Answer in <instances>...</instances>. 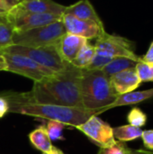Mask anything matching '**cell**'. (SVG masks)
<instances>
[{
	"label": "cell",
	"instance_id": "d6986e66",
	"mask_svg": "<svg viewBox=\"0 0 153 154\" xmlns=\"http://www.w3.org/2000/svg\"><path fill=\"white\" fill-rule=\"evenodd\" d=\"M96 54V48L88 42L80 49L71 64L80 69H86Z\"/></svg>",
	"mask_w": 153,
	"mask_h": 154
},
{
	"label": "cell",
	"instance_id": "5b68a950",
	"mask_svg": "<svg viewBox=\"0 0 153 154\" xmlns=\"http://www.w3.org/2000/svg\"><path fill=\"white\" fill-rule=\"evenodd\" d=\"M2 52L3 54H17L25 56L36 63L46 67L57 73L63 70L69 64L61 59L55 45L40 48H29L12 45L4 49Z\"/></svg>",
	"mask_w": 153,
	"mask_h": 154
},
{
	"label": "cell",
	"instance_id": "4316f807",
	"mask_svg": "<svg viewBox=\"0 0 153 154\" xmlns=\"http://www.w3.org/2000/svg\"><path fill=\"white\" fill-rule=\"evenodd\" d=\"M7 113H9V103L0 94V118H3Z\"/></svg>",
	"mask_w": 153,
	"mask_h": 154
},
{
	"label": "cell",
	"instance_id": "3957f363",
	"mask_svg": "<svg viewBox=\"0 0 153 154\" xmlns=\"http://www.w3.org/2000/svg\"><path fill=\"white\" fill-rule=\"evenodd\" d=\"M80 94L84 110L93 112L96 116L105 112L118 97L111 86L110 79L101 70L82 69Z\"/></svg>",
	"mask_w": 153,
	"mask_h": 154
},
{
	"label": "cell",
	"instance_id": "4fadbf2b",
	"mask_svg": "<svg viewBox=\"0 0 153 154\" xmlns=\"http://www.w3.org/2000/svg\"><path fill=\"white\" fill-rule=\"evenodd\" d=\"M110 83L115 92L118 96H121L133 92L142 82L138 78L135 68H132L112 76Z\"/></svg>",
	"mask_w": 153,
	"mask_h": 154
},
{
	"label": "cell",
	"instance_id": "4dcf8cb0",
	"mask_svg": "<svg viewBox=\"0 0 153 154\" xmlns=\"http://www.w3.org/2000/svg\"><path fill=\"white\" fill-rule=\"evenodd\" d=\"M48 154H64V152H63L61 150L58 149L57 147L52 146V147H51V149H50V151L48 152Z\"/></svg>",
	"mask_w": 153,
	"mask_h": 154
},
{
	"label": "cell",
	"instance_id": "7c38bea8",
	"mask_svg": "<svg viewBox=\"0 0 153 154\" xmlns=\"http://www.w3.org/2000/svg\"><path fill=\"white\" fill-rule=\"evenodd\" d=\"M87 42V40L85 38L66 32L58 40L55 47L61 59L68 63H71Z\"/></svg>",
	"mask_w": 153,
	"mask_h": 154
},
{
	"label": "cell",
	"instance_id": "83f0119b",
	"mask_svg": "<svg viewBox=\"0 0 153 154\" xmlns=\"http://www.w3.org/2000/svg\"><path fill=\"white\" fill-rule=\"evenodd\" d=\"M141 61L153 65V42L151 43L147 52L142 57H141Z\"/></svg>",
	"mask_w": 153,
	"mask_h": 154
},
{
	"label": "cell",
	"instance_id": "7a4b0ae2",
	"mask_svg": "<svg viewBox=\"0 0 153 154\" xmlns=\"http://www.w3.org/2000/svg\"><path fill=\"white\" fill-rule=\"evenodd\" d=\"M0 94L9 103V113L22 114L48 119L49 121H56L63 124L64 125L76 127L87 121L92 116H96L93 112H88L79 108L20 102L6 97L4 92H1Z\"/></svg>",
	"mask_w": 153,
	"mask_h": 154
},
{
	"label": "cell",
	"instance_id": "ffe728a7",
	"mask_svg": "<svg viewBox=\"0 0 153 154\" xmlns=\"http://www.w3.org/2000/svg\"><path fill=\"white\" fill-rule=\"evenodd\" d=\"M14 31L12 24L7 21V18L0 23V51L14 45L13 36Z\"/></svg>",
	"mask_w": 153,
	"mask_h": 154
},
{
	"label": "cell",
	"instance_id": "277c9868",
	"mask_svg": "<svg viewBox=\"0 0 153 154\" xmlns=\"http://www.w3.org/2000/svg\"><path fill=\"white\" fill-rule=\"evenodd\" d=\"M66 33L62 21H58L46 26L32 29L22 32H14L13 36L14 45L40 48L55 45L58 40Z\"/></svg>",
	"mask_w": 153,
	"mask_h": 154
},
{
	"label": "cell",
	"instance_id": "9a60e30c",
	"mask_svg": "<svg viewBox=\"0 0 153 154\" xmlns=\"http://www.w3.org/2000/svg\"><path fill=\"white\" fill-rule=\"evenodd\" d=\"M153 97V88L150 89H145L142 91H133L131 93H127L124 95L118 96L115 101L109 106L107 108H106L105 111L117 107V106H131V105H135L143 101H146L148 99H151Z\"/></svg>",
	"mask_w": 153,
	"mask_h": 154
},
{
	"label": "cell",
	"instance_id": "9c48e42d",
	"mask_svg": "<svg viewBox=\"0 0 153 154\" xmlns=\"http://www.w3.org/2000/svg\"><path fill=\"white\" fill-rule=\"evenodd\" d=\"M76 128L85 134L101 149L110 148L116 143L113 128L96 116H92L87 121L76 126Z\"/></svg>",
	"mask_w": 153,
	"mask_h": 154
},
{
	"label": "cell",
	"instance_id": "603a6c76",
	"mask_svg": "<svg viewBox=\"0 0 153 154\" xmlns=\"http://www.w3.org/2000/svg\"><path fill=\"white\" fill-rule=\"evenodd\" d=\"M64 125L56 121H49L46 126L47 133L50 141L64 140L62 132L64 129Z\"/></svg>",
	"mask_w": 153,
	"mask_h": 154
},
{
	"label": "cell",
	"instance_id": "836d02e7",
	"mask_svg": "<svg viewBox=\"0 0 153 154\" xmlns=\"http://www.w3.org/2000/svg\"><path fill=\"white\" fill-rule=\"evenodd\" d=\"M1 55H3V52H2V51H0V56Z\"/></svg>",
	"mask_w": 153,
	"mask_h": 154
},
{
	"label": "cell",
	"instance_id": "52a82bcc",
	"mask_svg": "<svg viewBox=\"0 0 153 154\" xmlns=\"http://www.w3.org/2000/svg\"><path fill=\"white\" fill-rule=\"evenodd\" d=\"M3 56L7 64V71L26 77L34 82H40L57 74V72L36 63L25 56L17 54H3Z\"/></svg>",
	"mask_w": 153,
	"mask_h": 154
},
{
	"label": "cell",
	"instance_id": "ba28073f",
	"mask_svg": "<svg viewBox=\"0 0 153 154\" xmlns=\"http://www.w3.org/2000/svg\"><path fill=\"white\" fill-rule=\"evenodd\" d=\"M6 18L12 24L14 32H22L60 21L62 15L32 14L19 11L14 7L7 12Z\"/></svg>",
	"mask_w": 153,
	"mask_h": 154
},
{
	"label": "cell",
	"instance_id": "d4e9b609",
	"mask_svg": "<svg viewBox=\"0 0 153 154\" xmlns=\"http://www.w3.org/2000/svg\"><path fill=\"white\" fill-rule=\"evenodd\" d=\"M98 154H129V148L121 142H116V143L107 149H101Z\"/></svg>",
	"mask_w": 153,
	"mask_h": 154
},
{
	"label": "cell",
	"instance_id": "1f68e13d",
	"mask_svg": "<svg viewBox=\"0 0 153 154\" xmlns=\"http://www.w3.org/2000/svg\"><path fill=\"white\" fill-rule=\"evenodd\" d=\"M6 19V14L5 15H0V23H2L3 21H5Z\"/></svg>",
	"mask_w": 153,
	"mask_h": 154
},
{
	"label": "cell",
	"instance_id": "30bf717a",
	"mask_svg": "<svg viewBox=\"0 0 153 154\" xmlns=\"http://www.w3.org/2000/svg\"><path fill=\"white\" fill-rule=\"evenodd\" d=\"M61 21L66 32L74 34L87 40L98 38L106 32L104 24H99L92 21L80 20L71 14H63Z\"/></svg>",
	"mask_w": 153,
	"mask_h": 154
},
{
	"label": "cell",
	"instance_id": "8fae6325",
	"mask_svg": "<svg viewBox=\"0 0 153 154\" xmlns=\"http://www.w3.org/2000/svg\"><path fill=\"white\" fill-rule=\"evenodd\" d=\"M14 8L32 14L63 15L67 6L50 0H24L21 1Z\"/></svg>",
	"mask_w": 153,
	"mask_h": 154
},
{
	"label": "cell",
	"instance_id": "5bb4252c",
	"mask_svg": "<svg viewBox=\"0 0 153 154\" xmlns=\"http://www.w3.org/2000/svg\"><path fill=\"white\" fill-rule=\"evenodd\" d=\"M64 14H71L80 20L92 21L99 24H103V22L95 10L93 5L87 0L79 1L74 5L67 6Z\"/></svg>",
	"mask_w": 153,
	"mask_h": 154
},
{
	"label": "cell",
	"instance_id": "e0dca14e",
	"mask_svg": "<svg viewBox=\"0 0 153 154\" xmlns=\"http://www.w3.org/2000/svg\"><path fill=\"white\" fill-rule=\"evenodd\" d=\"M136 64H137V62H135L134 60H132L130 59H127V58H115L106 67H104L101 69V71L110 79L112 76H114L123 70L135 68Z\"/></svg>",
	"mask_w": 153,
	"mask_h": 154
},
{
	"label": "cell",
	"instance_id": "f1b7e54d",
	"mask_svg": "<svg viewBox=\"0 0 153 154\" xmlns=\"http://www.w3.org/2000/svg\"><path fill=\"white\" fill-rule=\"evenodd\" d=\"M129 154H153V152H149L146 150H133L129 148Z\"/></svg>",
	"mask_w": 153,
	"mask_h": 154
},
{
	"label": "cell",
	"instance_id": "2e32d148",
	"mask_svg": "<svg viewBox=\"0 0 153 154\" xmlns=\"http://www.w3.org/2000/svg\"><path fill=\"white\" fill-rule=\"evenodd\" d=\"M29 140L31 143L42 153H48L51 147V141L49 138L45 125H40L29 134Z\"/></svg>",
	"mask_w": 153,
	"mask_h": 154
},
{
	"label": "cell",
	"instance_id": "e575fe53",
	"mask_svg": "<svg viewBox=\"0 0 153 154\" xmlns=\"http://www.w3.org/2000/svg\"><path fill=\"white\" fill-rule=\"evenodd\" d=\"M42 154H48V153H42Z\"/></svg>",
	"mask_w": 153,
	"mask_h": 154
},
{
	"label": "cell",
	"instance_id": "cb8c5ba5",
	"mask_svg": "<svg viewBox=\"0 0 153 154\" xmlns=\"http://www.w3.org/2000/svg\"><path fill=\"white\" fill-rule=\"evenodd\" d=\"M114 59L98 54L96 52L94 58L92 59L91 62L87 66L86 69L87 70H101L104 67H106L109 62H111Z\"/></svg>",
	"mask_w": 153,
	"mask_h": 154
},
{
	"label": "cell",
	"instance_id": "d6a6232c",
	"mask_svg": "<svg viewBox=\"0 0 153 154\" xmlns=\"http://www.w3.org/2000/svg\"><path fill=\"white\" fill-rule=\"evenodd\" d=\"M6 14H7V13H6L5 11H3V10L0 9V15H5Z\"/></svg>",
	"mask_w": 153,
	"mask_h": 154
},
{
	"label": "cell",
	"instance_id": "484cf974",
	"mask_svg": "<svg viewBox=\"0 0 153 154\" xmlns=\"http://www.w3.org/2000/svg\"><path fill=\"white\" fill-rule=\"evenodd\" d=\"M142 138L143 144L148 151L153 152V130H146L142 132Z\"/></svg>",
	"mask_w": 153,
	"mask_h": 154
},
{
	"label": "cell",
	"instance_id": "44dd1931",
	"mask_svg": "<svg viewBox=\"0 0 153 154\" xmlns=\"http://www.w3.org/2000/svg\"><path fill=\"white\" fill-rule=\"evenodd\" d=\"M127 121L130 125L142 128V126L146 125L147 116L138 107L133 108L127 115Z\"/></svg>",
	"mask_w": 153,
	"mask_h": 154
},
{
	"label": "cell",
	"instance_id": "8992f818",
	"mask_svg": "<svg viewBox=\"0 0 153 154\" xmlns=\"http://www.w3.org/2000/svg\"><path fill=\"white\" fill-rule=\"evenodd\" d=\"M96 52L112 59L127 58L135 62L141 61L134 51V42L123 36L115 35L104 32L96 41Z\"/></svg>",
	"mask_w": 153,
	"mask_h": 154
},
{
	"label": "cell",
	"instance_id": "6da1fadb",
	"mask_svg": "<svg viewBox=\"0 0 153 154\" xmlns=\"http://www.w3.org/2000/svg\"><path fill=\"white\" fill-rule=\"evenodd\" d=\"M82 69L69 63L67 67L56 75L40 82H34L29 92H4L14 100L40 105H52L83 109L80 80Z\"/></svg>",
	"mask_w": 153,
	"mask_h": 154
},
{
	"label": "cell",
	"instance_id": "f546056e",
	"mask_svg": "<svg viewBox=\"0 0 153 154\" xmlns=\"http://www.w3.org/2000/svg\"><path fill=\"white\" fill-rule=\"evenodd\" d=\"M0 71H7V64L3 55L0 56Z\"/></svg>",
	"mask_w": 153,
	"mask_h": 154
},
{
	"label": "cell",
	"instance_id": "7402d4cb",
	"mask_svg": "<svg viewBox=\"0 0 153 154\" xmlns=\"http://www.w3.org/2000/svg\"><path fill=\"white\" fill-rule=\"evenodd\" d=\"M135 70L141 82L153 81V65L140 61L136 64Z\"/></svg>",
	"mask_w": 153,
	"mask_h": 154
},
{
	"label": "cell",
	"instance_id": "ac0fdd59",
	"mask_svg": "<svg viewBox=\"0 0 153 154\" xmlns=\"http://www.w3.org/2000/svg\"><path fill=\"white\" fill-rule=\"evenodd\" d=\"M113 132H114L115 139L116 138L119 142L125 143L142 137L143 131L142 130V128L126 125H122L113 128Z\"/></svg>",
	"mask_w": 153,
	"mask_h": 154
}]
</instances>
